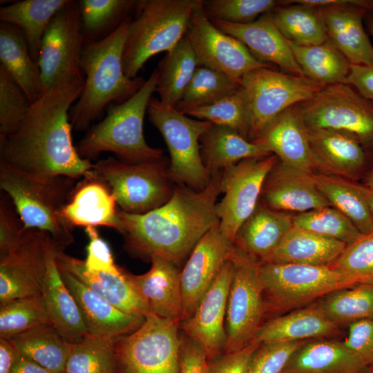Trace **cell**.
Returning a JSON list of instances; mask_svg holds the SVG:
<instances>
[{
	"mask_svg": "<svg viewBox=\"0 0 373 373\" xmlns=\"http://www.w3.org/2000/svg\"><path fill=\"white\" fill-rule=\"evenodd\" d=\"M84 78L65 77L31 106L17 130L0 140V162L41 176L79 180L93 172L72 139L69 112L79 99Z\"/></svg>",
	"mask_w": 373,
	"mask_h": 373,
	"instance_id": "obj_1",
	"label": "cell"
},
{
	"mask_svg": "<svg viewBox=\"0 0 373 373\" xmlns=\"http://www.w3.org/2000/svg\"><path fill=\"white\" fill-rule=\"evenodd\" d=\"M222 173L212 174L201 191L175 184L169 200L146 213L131 214L120 209L118 231L127 252L146 261L160 256L177 267L182 265L203 236L219 222L216 205L221 193Z\"/></svg>",
	"mask_w": 373,
	"mask_h": 373,
	"instance_id": "obj_2",
	"label": "cell"
},
{
	"mask_svg": "<svg viewBox=\"0 0 373 373\" xmlns=\"http://www.w3.org/2000/svg\"><path fill=\"white\" fill-rule=\"evenodd\" d=\"M47 232L26 229L11 200L0 201V303L43 295L53 260L64 250Z\"/></svg>",
	"mask_w": 373,
	"mask_h": 373,
	"instance_id": "obj_3",
	"label": "cell"
},
{
	"mask_svg": "<svg viewBox=\"0 0 373 373\" xmlns=\"http://www.w3.org/2000/svg\"><path fill=\"white\" fill-rule=\"evenodd\" d=\"M131 19L105 38L84 43L80 59L84 84L69 112L73 130L87 131L109 105L125 102L145 83L142 77L128 78L123 70V49Z\"/></svg>",
	"mask_w": 373,
	"mask_h": 373,
	"instance_id": "obj_4",
	"label": "cell"
},
{
	"mask_svg": "<svg viewBox=\"0 0 373 373\" xmlns=\"http://www.w3.org/2000/svg\"><path fill=\"white\" fill-rule=\"evenodd\" d=\"M157 81V71L155 69L131 97L124 102L109 105L104 118L93 125L77 143L79 156L91 161L103 152H111L117 159L128 163L164 157L163 151L149 145L143 133L144 116L156 90Z\"/></svg>",
	"mask_w": 373,
	"mask_h": 373,
	"instance_id": "obj_5",
	"label": "cell"
},
{
	"mask_svg": "<svg viewBox=\"0 0 373 373\" xmlns=\"http://www.w3.org/2000/svg\"><path fill=\"white\" fill-rule=\"evenodd\" d=\"M77 180L64 175H37L0 162V188L11 200L23 227L47 232L64 249L74 237L61 211Z\"/></svg>",
	"mask_w": 373,
	"mask_h": 373,
	"instance_id": "obj_6",
	"label": "cell"
},
{
	"mask_svg": "<svg viewBox=\"0 0 373 373\" xmlns=\"http://www.w3.org/2000/svg\"><path fill=\"white\" fill-rule=\"evenodd\" d=\"M200 0H139L129 23L122 66L130 79L153 56L170 52L185 37Z\"/></svg>",
	"mask_w": 373,
	"mask_h": 373,
	"instance_id": "obj_7",
	"label": "cell"
},
{
	"mask_svg": "<svg viewBox=\"0 0 373 373\" xmlns=\"http://www.w3.org/2000/svg\"><path fill=\"white\" fill-rule=\"evenodd\" d=\"M166 157L128 163L113 157L93 164L95 173L110 188L121 210L143 214L167 202L175 184L169 175Z\"/></svg>",
	"mask_w": 373,
	"mask_h": 373,
	"instance_id": "obj_8",
	"label": "cell"
},
{
	"mask_svg": "<svg viewBox=\"0 0 373 373\" xmlns=\"http://www.w3.org/2000/svg\"><path fill=\"white\" fill-rule=\"evenodd\" d=\"M147 113L169 149L168 171L172 182L196 191L205 189L211 175L201 157L200 139L212 123L192 119L174 107L162 104L153 97L149 101Z\"/></svg>",
	"mask_w": 373,
	"mask_h": 373,
	"instance_id": "obj_9",
	"label": "cell"
},
{
	"mask_svg": "<svg viewBox=\"0 0 373 373\" xmlns=\"http://www.w3.org/2000/svg\"><path fill=\"white\" fill-rule=\"evenodd\" d=\"M259 274L265 314L300 307L318 298L352 287L332 265L260 262Z\"/></svg>",
	"mask_w": 373,
	"mask_h": 373,
	"instance_id": "obj_10",
	"label": "cell"
},
{
	"mask_svg": "<svg viewBox=\"0 0 373 373\" xmlns=\"http://www.w3.org/2000/svg\"><path fill=\"white\" fill-rule=\"evenodd\" d=\"M179 324L149 313L138 329L116 343L120 373H180Z\"/></svg>",
	"mask_w": 373,
	"mask_h": 373,
	"instance_id": "obj_11",
	"label": "cell"
},
{
	"mask_svg": "<svg viewBox=\"0 0 373 373\" xmlns=\"http://www.w3.org/2000/svg\"><path fill=\"white\" fill-rule=\"evenodd\" d=\"M249 103V140L256 139L286 109L311 99L323 88L304 77L286 74L271 67L253 70L240 82Z\"/></svg>",
	"mask_w": 373,
	"mask_h": 373,
	"instance_id": "obj_12",
	"label": "cell"
},
{
	"mask_svg": "<svg viewBox=\"0 0 373 373\" xmlns=\"http://www.w3.org/2000/svg\"><path fill=\"white\" fill-rule=\"evenodd\" d=\"M230 260L233 272L227 305L224 353L249 343L265 314L259 260L235 246Z\"/></svg>",
	"mask_w": 373,
	"mask_h": 373,
	"instance_id": "obj_13",
	"label": "cell"
},
{
	"mask_svg": "<svg viewBox=\"0 0 373 373\" xmlns=\"http://www.w3.org/2000/svg\"><path fill=\"white\" fill-rule=\"evenodd\" d=\"M296 106L308 128L345 131L363 145L373 144V102L348 84L325 86Z\"/></svg>",
	"mask_w": 373,
	"mask_h": 373,
	"instance_id": "obj_14",
	"label": "cell"
},
{
	"mask_svg": "<svg viewBox=\"0 0 373 373\" xmlns=\"http://www.w3.org/2000/svg\"><path fill=\"white\" fill-rule=\"evenodd\" d=\"M278 160L271 154L244 160L222 171L220 191L224 195L216 205V213L221 232L231 242L254 211L265 179Z\"/></svg>",
	"mask_w": 373,
	"mask_h": 373,
	"instance_id": "obj_15",
	"label": "cell"
},
{
	"mask_svg": "<svg viewBox=\"0 0 373 373\" xmlns=\"http://www.w3.org/2000/svg\"><path fill=\"white\" fill-rule=\"evenodd\" d=\"M84 45L79 3L68 0L52 19L41 44L42 94L65 77L84 78L80 68Z\"/></svg>",
	"mask_w": 373,
	"mask_h": 373,
	"instance_id": "obj_16",
	"label": "cell"
},
{
	"mask_svg": "<svg viewBox=\"0 0 373 373\" xmlns=\"http://www.w3.org/2000/svg\"><path fill=\"white\" fill-rule=\"evenodd\" d=\"M202 0L191 14L186 32L199 66L220 72L240 84L247 73L271 67L256 58L236 38L218 29L204 15Z\"/></svg>",
	"mask_w": 373,
	"mask_h": 373,
	"instance_id": "obj_17",
	"label": "cell"
},
{
	"mask_svg": "<svg viewBox=\"0 0 373 373\" xmlns=\"http://www.w3.org/2000/svg\"><path fill=\"white\" fill-rule=\"evenodd\" d=\"M233 249V243L222 234L219 222L194 247L180 271L181 322L193 314L224 263L230 260Z\"/></svg>",
	"mask_w": 373,
	"mask_h": 373,
	"instance_id": "obj_18",
	"label": "cell"
},
{
	"mask_svg": "<svg viewBox=\"0 0 373 373\" xmlns=\"http://www.w3.org/2000/svg\"><path fill=\"white\" fill-rule=\"evenodd\" d=\"M233 272V265L229 260L193 314L182 322L186 336L203 349L209 361L222 354L225 350L227 333L224 324Z\"/></svg>",
	"mask_w": 373,
	"mask_h": 373,
	"instance_id": "obj_19",
	"label": "cell"
},
{
	"mask_svg": "<svg viewBox=\"0 0 373 373\" xmlns=\"http://www.w3.org/2000/svg\"><path fill=\"white\" fill-rule=\"evenodd\" d=\"M328 39L351 64L373 66V46L363 27L373 1L347 0L346 3L318 8Z\"/></svg>",
	"mask_w": 373,
	"mask_h": 373,
	"instance_id": "obj_20",
	"label": "cell"
},
{
	"mask_svg": "<svg viewBox=\"0 0 373 373\" xmlns=\"http://www.w3.org/2000/svg\"><path fill=\"white\" fill-rule=\"evenodd\" d=\"M253 142L265 146L288 166L322 173L309 142L307 127L296 105L278 115Z\"/></svg>",
	"mask_w": 373,
	"mask_h": 373,
	"instance_id": "obj_21",
	"label": "cell"
},
{
	"mask_svg": "<svg viewBox=\"0 0 373 373\" xmlns=\"http://www.w3.org/2000/svg\"><path fill=\"white\" fill-rule=\"evenodd\" d=\"M313 175L278 160L265 179L261 202L274 210L296 213L331 206L318 189Z\"/></svg>",
	"mask_w": 373,
	"mask_h": 373,
	"instance_id": "obj_22",
	"label": "cell"
},
{
	"mask_svg": "<svg viewBox=\"0 0 373 373\" xmlns=\"http://www.w3.org/2000/svg\"><path fill=\"white\" fill-rule=\"evenodd\" d=\"M58 269L79 308L89 335L119 340L135 331L144 323L145 318L122 312L68 271L59 267Z\"/></svg>",
	"mask_w": 373,
	"mask_h": 373,
	"instance_id": "obj_23",
	"label": "cell"
},
{
	"mask_svg": "<svg viewBox=\"0 0 373 373\" xmlns=\"http://www.w3.org/2000/svg\"><path fill=\"white\" fill-rule=\"evenodd\" d=\"M211 22L222 32L244 44L260 61L276 65L289 74L305 77L296 61L288 40L276 26L272 12L265 13L254 22L247 24L220 21Z\"/></svg>",
	"mask_w": 373,
	"mask_h": 373,
	"instance_id": "obj_24",
	"label": "cell"
},
{
	"mask_svg": "<svg viewBox=\"0 0 373 373\" xmlns=\"http://www.w3.org/2000/svg\"><path fill=\"white\" fill-rule=\"evenodd\" d=\"M116 204L108 186L93 171L77 182L61 216L71 229L99 226L119 231L121 220Z\"/></svg>",
	"mask_w": 373,
	"mask_h": 373,
	"instance_id": "obj_25",
	"label": "cell"
},
{
	"mask_svg": "<svg viewBox=\"0 0 373 373\" xmlns=\"http://www.w3.org/2000/svg\"><path fill=\"white\" fill-rule=\"evenodd\" d=\"M149 270L140 275L126 271V276L140 299L155 315L181 322L182 297L180 271L169 260L153 256Z\"/></svg>",
	"mask_w": 373,
	"mask_h": 373,
	"instance_id": "obj_26",
	"label": "cell"
},
{
	"mask_svg": "<svg viewBox=\"0 0 373 373\" xmlns=\"http://www.w3.org/2000/svg\"><path fill=\"white\" fill-rule=\"evenodd\" d=\"M56 263L122 312L144 318L151 312L134 290L125 269L122 268L118 275L90 271L86 268L84 260L66 254L64 250L57 253Z\"/></svg>",
	"mask_w": 373,
	"mask_h": 373,
	"instance_id": "obj_27",
	"label": "cell"
},
{
	"mask_svg": "<svg viewBox=\"0 0 373 373\" xmlns=\"http://www.w3.org/2000/svg\"><path fill=\"white\" fill-rule=\"evenodd\" d=\"M338 326L327 316L321 303L312 304L262 323L251 341L262 344L321 338L336 334Z\"/></svg>",
	"mask_w": 373,
	"mask_h": 373,
	"instance_id": "obj_28",
	"label": "cell"
},
{
	"mask_svg": "<svg viewBox=\"0 0 373 373\" xmlns=\"http://www.w3.org/2000/svg\"><path fill=\"white\" fill-rule=\"evenodd\" d=\"M307 131L322 173L352 178L364 166L366 155L363 144L355 135L325 128L307 127Z\"/></svg>",
	"mask_w": 373,
	"mask_h": 373,
	"instance_id": "obj_29",
	"label": "cell"
},
{
	"mask_svg": "<svg viewBox=\"0 0 373 373\" xmlns=\"http://www.w3.org/2000/svg\"><path fill=\"white\" fill-rule=\"evenodd\" d=\"M367 368L343 341L318 338L305 341L282 373H365Z\"/></svg>",
	"mask_w": 373,
	"mask_h": 373,
	"instance_id": "obj_30",
	"label": "cell"
},
{
	"mask_svg": "<svg viewBox=\"0 0 373 373\" xmlns=\"http://www.w3.org/2000/svg\"><path fill=\"white\" fill-rule=\"evenodd\" d=\"M292 215L274 210L260 200L239 229L234 246L262 261L293 227Z\"/></svg>",
	"mask_w": 373,
	"mask_h": 373,
	"instance_id": "obj_31",
	"label": "cell"
},
{
	"mask_svg": "<svg viewBox=\"0 0 373 373\" xmlns=\"http://www.w3.org/2000/svg\"><path fill=\"white\" fill-rule=\"evenodd\" d=\"M200 145L204 165L211 175L244 160L273 154L235 130L214 124L200 137Z\"/></svg>",
	"mask_w": 373,
	"mask_h": 373,
	"instance_id": "obj_32",
	"label": "cell"
},
{
	"mask_svg": "<svg viewBox=\"0 0 373 373\" xmlns=\"http://www.w3.org/2000/svg\"><path fill=\"white\" fill-rule=\"evenodd\" d=\"M347 245L293 226L274 251L260 262L331 265Z\"/></svg>",
	"mask_w": 373,
	"mask_h": 373,
	"instance_id": "obj_33",
	"label": "cell"
},
{
	"mask_svg": "<svg viewBox=\"0 0 373 373\" xmlns=\"http://www.w3.org/2000/svg\"><path fill=\"white\" fill-rule=\"evenodd\" d=\"M0 64L16 81L30 103L42 94L39 64L30 56L22 31L16 26L0 23Z\"/></svg>",
	"mask_w": 373,
	"mask_h": 373,
	"instance_id": "obj_34",
	"label": "cell"
},
{
	"mask_svg": "<svg viewBox=\"0 0 373 373\" xmlns=\"http://www.w3.org/2000/svg\"><path fill=\"white\" fill-rule=\"evenodd\" d=\"M42 296L51 323L67 341L74 344L89 335L79 308L62 280L56 258L50 265Z\"/></svg>",
	"mask_w": 373,
	"mask_h": 373,
	"instance_id": "obj_35",
	"label": "cell"
},
{
	"mask_svg": "<svg viewBox=\"0 0 373 373\" xmlns=\"http://www.w3.org/2000/svg\"><path fill=\"white\" fill-rule=\"evenodd\" d=\"M313 176L318 189L332 207L347 217L363 236L373 233L368 187L334 175Z\"/></svg>",
	"mask_w": 373,
	"mask_h": 373,
	"instance_id": "obj_36",
	"label": "cell"
},
{
	"mask_svg": "<svg viewBox=\"0 0 373 373\" xmlns=\"http://www.w3.org/2000/svg\"><path fill=\"white\" fill-rule=\"evenodd\" d=\"M68 0H23L0 8L1 22L18 27L23 32L32 60L38 63L41 44L55 14Z\"/></svg>",
	"mask_w": 373,
	"mask_h": 373,
	"instance_id": "obj_37",
	"label": "cell"
},
{
	"mask_svg": "<svg viewBox=\"0 0 373 373\" xmlns=\"http://www.w3.org/2000/svg\"><path fill=\"white\" fill-rule=\"evenodd\" d=\"M288 42L306 78L323 87L346 83L351 64L329 39L316 45Z\"/></svg>",
	"mask_w": 373,
	"mask_h": 373,
	"instance_id": "obj_38",
	"label": "cell"
},
{
	"mask_svg": "<svg viewBox=\"0 0 373 373\" xmlns=\"http://www.w3.org/2000/svg\"><path fill=\"white\" fill-rule=\"evenodd\" d=\"M199 66L186 36L160 61L156 92L159 101L166 106L175 107Z\"/></svg>",
	"mask_w": 373,
	"mask_h": 373,
	"instance_id": "obj_39",
	"label": "cell"
},
{
	"mask_svg": "<svg viewBox=\"0 0 373 373\" xmlns=\"http://www.w3.org/2000/svg\"><path fill=\"white\" fill-rule=\"evenodd\" d=\"M8 339L20 353L52 373L64 370L73 345L50 323L41 325Z\"/></svg>",
	"mask_w": 373,
	"mask_h": 373,
	"instance_id": "obj_40",
	"label": "cell"
},
{
	"mask_svg": "<svg viewBox=\"0 0 373 373\" xmlns=\"http://www.w3.org/2000/svg\"><path fill=\"white\" fill-rule=\"evenodd\" d=\"M272 14L276 26L289 41L301 45H316L328 39L318 8L282 1V4Z\"/></svg>",
	"mask_w": 373,
	"mask_h": 373,
	"instance_id": "obj_41",
	"label": "cell"
},
{
	"mask_svg": "<svg viewBox=\"0 0 373 373\" xmlns=\"http://www.w3.org/2000/svg\"><path fill=\"white\" fill-rule=\"evenodd\" d=\"M137 0L78 1L84 43L101 40L135 12Z\"/></svg>",
	"mask_w": 373,
	"mask_h": 373,
	"instance_id": "obj_42",
	"label": "cell"
},
{
	"mask_svg": "<svg viewBox=\"0 0 373 373\" xmlns=\"http://www.w3.org/2000/svg\"><path fill=\"white\" fill-rule=\"evenodd\" d=\"M117 341L87 336L73 344L64 370L67 373H120Z\"/></svg>",
	"mask_w": 373,
	"mask_h": 373,
	"instance_id": "obj_43",
	"label": "cell"
},
{
	"mask_svg": "<svg viewBox=\"0 0 373 373\" xmlns=\"http://www.w3.org/2000/svg\"><path fill=\"white\" fill-rule=\"evenodd\" d=\"M321 305L337 325L373 319V285H356L335 291L327 295Z\"/></svg>",
	"mask_w": 373,
	"mask_h": 373,
	"instance_id": "obj_44",
	"label": "cell"
},
{
	"mask_svg": "<svg viewBox=\"0 0 373 373\" xmlns=\"http://www.w3.org/2000/svg\"><path fill=\"white\" fill-rule=\"evenodd\" d=\"M182 113L198 119L229 127L249 140V107L242 86L211 104L191 108Z\"/></svg>",
	"mask_w": 373,
	"mask_h": 373,
	"instance_id": "obj_45",
	"label": "cell"
},
{
	"mask_svg": "<svg viewBox=\"0 0 373 373\" xmlns=\"http://www.w3.org/2000/svg\"><path fill=\"white\" fill-rule=\"evenodd\" d=\"M241 87L228 76L198 66L179 102L174 107L181 113L211 104Z\"/></svg>",
	"mask_w": 373,
	"mask_h": 373,
	"instance_id": "obj_46",
	"label": "cell"
},
{
	"mask_svg": "<svg viewBox=\"0 0 373 373\" xmlns=\"http://www.w3.org/2000/svg\"><path fill=\"white\" fill-rule=\"evenodd\" d=\"M294 227L350 245L363 235L336 208L328 206L292 215Z\"/></svg>",
	"mask_w": 373,
	"mask_h": 373,
	"instance_id": "obj_47",
	"label": "cell"
},
{
	"mask_svg": "<svg viewBox=\"0 0 373 373\" xmlns=\"http://www.w3.org/2000/svg\"><path fill=\"white\" fill-rule=\"evenodd\" d=\"M47 323L52 324L43 296L0 303V337L10 338Z\"/></svg>",
	"mask_w": 373,
	"mask_h": 373,
	"instance_id": "obj_48",
	"label": "cell"
},
{
	"mask_svg": "<svg viewBox=\"0 0 373 373\" xmlns=\"http://www.w3.org/2000/svg\"><path fill=\"white\" fill-rule=\"evenodd\" d=\"M282 4L275 0H202V8L211 21L247 24Z\"/></svg>",
	"mask_w": 373,
	"mask_h": 373,
	"instance_id": "obj_49",
	"label": "cell"
},
{
	"mask_svg": "<svg viewBox=\"0 0 373 373\" xmlns=\"http://www.w3.org/2000/svg\"><path fill=\"white\" fill-rule=\"evenodd\" d=\"M332 265L351 286L373 285V233L347 245Z\"/></svg>",
	"mask_w": 373,
	"mask_h": 373,
	"instance_id": "obj_50",
	"label": "cell"
},
{
	"mask_svg": "<svg viewBox=\"0 0 373 373\" xmlns=\"http://www.w3.org/2000/svg\"><path fill=\"white\" fill-rule=\"evenodd\" d=\"M30 106L25 93L0 64V140L17 130Z\"/></svg>",
	"mask_w": 373,
	"mask_h": 373,
	"instance_id": "obj_51",
	"label": "cell"
},
{
	"mask_svg": "<svg viewBox=\"0 0 373 373\" xmlns=\"http://www.w3.org/2000/svg\"><path fill=\"white\" fill-rule=\"evenodd\" d=\"M305 341L260 344L251 357L246 373H282L291 356Z\"/></svg>",
	"mask_w": 373,
	"mask_h": 373,
	"instance_id": "obj_52",
	"label": "cell"
},
{
	"mask_svg": "<svg viewBox=\"0 0 373 373\" xmlns=\"http://www.w3.org/2000/svg\"><path fill=\"white\" fill-rule=\"evenodd\" d=\"M85 231L89 238L84 260L86 268L90 271L119 274L122 268L115 263L109 246L100 238L96 227H87Z\"/></svg>",
	"mask_w": 373,
	"mask_h": 373,
	"instance_id": "obj_53",
	"label": "cell"
},
{
	"mask_svg": "<svg viewBox=\"0 0 373 373\" xmlns=\"http://www.w3.org/2000/svg\"><path fill=\"white\" fill-rule=\"evenodd\" d=\"M347 348L367 367L373 365V319H363L349 325L343 341Z\"/></svg>",
	"mask_w": 373,
	"mask_h": 373,
	"instance_id": "obj_54",
	"label": "cell"
},
{
	"mask_svg": "<svg viewBox=\"0 0 373 373\" xmlns=\"http://www.w3.org/2000/svg\"><path fill=\"white\" fill-rule=\"evenodd\" d=\"M259 345L251 341L241 349L223 353L209 361V373H246L251 357Z\"/></svg>",
	"mask_w": 373,
	"mask_h": 373,
	"instance_id": "obj_55",
	"label": "cell"
},
{
	"mask_svg": "<svg viewBox=\"0 0 373 373\" xmlns=\"http://www.w3.org/2000/svg\"><path fill=\"white\" fill-rule=\"evenodd\" d=\"M209 361L203 349L188 336L182 338L180 373H209Z\"/></svg>",
	"mask_w": 373,
	"mask_h": 373,
	"instance_id": "obj_56",
	"label": "cell"
},
{
	"mask_svg": "<svg viewBox=\"0 0 373 373\" xmlns=\"http://www.w3.org/2000/svg\"><path fill=\"white\" fill-rule=\"evenodd\" d=\"M346 84L373 102V66L351 64Z\"/></svg>",
	"mask_w": 373,
	"mask_h": 373,
	"instance_id": "obj_57",
	"label": "cell"
},
{
	"mask_svg": "<svg viewBox=\"0 0 373 373\" xmlns=\"http://www.w3.org/2000/svg\"><path fill=\"white\" fill-rule=\"evenodd\" d=\"M19 354L9 339L0 337V373H10Z\"/></svg>",
	"mask_w": 373,
	"mask_h": 373,
	"instance_id": "obj_58",
	"label": "cell"
},
{
	"mask_svg": "<svg viewBox=\"0 0 373 373\" xmlns=\"http://www.w3.org/2000/svg\"><path fill=\"white\" fill-rule=\"evenodd\" d=\"M10 373H52L19 352Z\"/></svg>",
	"mask_w": 373,
	"mask_h": 373,
	"instance_id": "obj_59",
	"label": "cell"
},
{
	"mask_svg": "<svg viewBox=\"0 0 373 373\" xmlns=\"http://www.w3.org/2000/svg\"><path fill=\"white\" fill-rule=\"evenodd\" d=\"M365 19L367 28L373 37V11H368Z\"/></svg>",
	"mask_w": 373,
	"mask_h": 373,
	"instance_id": "obj_60",
	"label": "cell"
},
{
	"mask_svg": "<svg viewBox=\"0 0 373 373\" xmlns=\"http://www.w3.org/2000/svg\"><path fill=\"white\" fill-rule=\"evenodd\" d=\"M366 183L367 187L373 191V171H371L367 177Z\"/></svg>",
	"mask_w": 373,
	"mask_h": 373,
	"instance_id": "obj_61",
	"label": "cell"
},
{
	"mask_svg": "<svg viewBox=\"0 0 373 373\" xmlns=\"http://www.w3.org/2000/svg\"><path fill=\"white\" fill-rule=\"evenodd\" d=\"M369 204L373 223V191H372L371 189L369 194Z\"/></svg>",
	"mask_w": 373,
	"mask_h": 373,
	"instance_id": "obj_62",
	"label": "cell"
},
{
	"mask_svg": "<svg viewBox=\"0 0 373 373\" xmlns=\"http://www.w3.org/2000/svg\"><path fill=\"white\" fill-rule=\"evenodd\" d=\"M365 373H373V365L370 366Z\"/></svg>",
	"mask_w": 373,
	"mask_h": 373,
	"instance_id": "obj_63",
	"label": "cell"
},
{
	"mask_svg": "<svg viewBox=\"0 0 373 373\" xmlns=\"http://www.w3.org/2000/svg\"><path fill=\"white\" fill-rule=\"evenodd\" d=\"M56 373H67V372L65 370H63V371H60Z\"/></svg>",
	"mask_w": 373,
	"mask_h": 373,
	"instance_id": "obj_64",
	"label": "cell"
}]
</instances>
